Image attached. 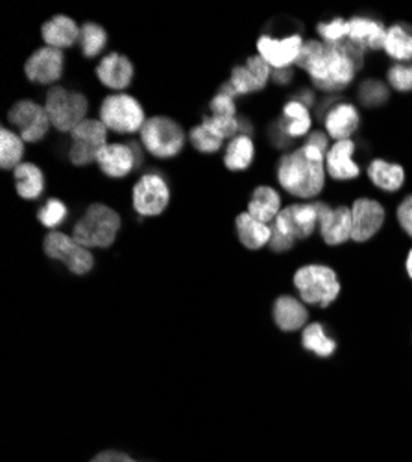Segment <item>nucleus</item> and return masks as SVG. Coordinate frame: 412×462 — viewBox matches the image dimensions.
<instances>
[{
	"instance_id": "nucleus-3",
	"label": "nucleus",
	"mask_w": 412,
	"mask_h": 462,
	"mask_svg": "<svg viewBox=\"0 0 412 462\" xmlns=\"http://www.w3.org/2000/svg\"><path fill=\"white\" fill-rule=\"evenodd\" d=\"M121 229V217L105 204H91L74 224L72 237L86 248H109Z\"/></svg>"
},
{
	"instance_id": "nucleus-32",
	"label": "nucleus",
	"mask_w": 412,
	"mask_h": 462,
	"mask_svg": "<svg viewBox=\"0 0 412 462\" xmlns=\"http://www.w3.org/2000/svg\"><path fill=\"white\" fill-rule=\"evenodd\" d=\"M255 156L253 141L250 135L239 134L228 143L226 153H224V165L230 171H246Z\"/></svg>"
},
{
	"instance_id": "nucleus-30",
	"label": "nucleus",
	"mask_w": 412,
	"mask_h": 462,
	"mask_svg": "<svg viewBox=\"0 0 412 462\" xmlns=\"http://www.w3.org/2000/svg\"><path fill=\"white\" fill-rule=\"evenodd\" d=\"M283 123H285V132L292 141L307 135L313 126L309 107L298 100L287 102L283 107Z\"/></svg>"
},
{
	"instance_id": "nucleus-33",
	"label": "nucleus",
	"mask_w": 412,
	"mask_h": 462,
	"mask_svg": "<svg viewBox=\"0 0 412 462\" xmlns=\"http://www.w3.org/2000/svg\"><path fill=\"white\" fill-rule=\"evenodd\" d=\"M0 152H3L0 153V167H3V171H15L24 156V141L19 134L5 126L3 132H0Z\"/></svg>"
},
{
	"instance_id": "nucleus-47",
	"label": "nucleus",
	"mask_w": 412,
	"mask_h": 462,
	"mask_svg": "<svg viewBox=\"0 0 412 462\" xmlns=\"http://www.w3.org/2000/svg\"><path fill=\"white\" fill-rule=\"evenodd\" d=\"M292 69H272V74L270 79L278 84V86H287L290 80H292Z\"/></svg>"
},
{
	"instance_id": "nucleus-11",
	"label": "nucleus",
	"mask_w": 412,
	"mask_h": 462,
	"mask_svg": "<svg viewBox=\"0 0 412 462\" xmlns=\"http://www.w3.org/2000/svg\"><path fill=\"white\" fill-rule=\"evenodd\" d=\"M8 121L17 128L24 143H40L47 137L52 123L43 106L32 100H19L8 111Z\"/></svg>"
},
{
	"instance_id": "nucleus-28",
	"label": "nucleus",
	"mask_w": 412,
	"mask_h": 462,
	"mask_svg": "<svg viewBox=\"0 0 412 462\" xmlns=\"http://www.w3.org/2000/svg\"><path fill=\"white\" fill-rule=\"evenodd\" d=\"M368 178L371 183L387 192H396L403 187L405 171L401 165L387 163L385 160H373L368 165Z\"/></svg>"
},
{
	"instance_id": "nucleus-23",
	"label": "nucleus",
	"mask_w": 412,
	"mask_h": 462,
	"mask_svg": "<svg viewBox=\"0 0 412 462\" xmlns=\"http://www.w3.org/2000/svg\"><path fill=\"white\" fill-rule=\"evenodd\" d=\"M348 40L364 51H381L385 47L387 30L381 21L370 17H353L348 21Z\"/></svg>"
},
{
	"instance_id": "nucleus-7",
	"label": "nucleus",
	"mask_w": 412,
	"mask_h": 462,
	"mask_svg": "<svg viewBox=\"0 0 412 462\" xmlns=\"http://www.w3.org/2000/svg\"><path fill=\"white\" fill-rule=\"evenodd\" d=\"M141 134V143L148 153L154 158L170 160L183 150L185 146V132L183 128L169 119V117H152L146 119Z\"/></svg>"
},
{
	"instance_id": "nucleus-42",
	"label": "nucleus",
	"mask_w": 412,
	"mask_h": 462,
	"mask_svg": "<svg viewBox=\"0 0 412 462\" xmlns=\"http://www.w3.org/2000/svg\"><path fill=\"white\" fill-rule=\"evenodd\" d=\"M398 222L405 234L412 239V195L407 197L398 208Z\"/></svg>"
},
{
	"instance_id": "nucleus-4",
	"label": "nucleus",
	"mask_w": 412,
	"mask_h": 462,
	"mask_svg": "<svg viewBox=\"0 0 412 462\" xmlns=\"http://www.w3.org/2000/svg\"><path fill=\"white\" fill-rule=\"evenodd\" d=\"M292 282L299 300L307 305L320 307V310H325V307L336 301L343 291L339 276L331 266L325 264H306L298 268Z\"/></svg>"
},
{
	"instance_id": "nucleus-31",
	"label": "nucleus",
	"mask_w": 412,
	"mask_h": 462,
	"mask_svg": "<svg viewBox=\"0 0 412 462\" xmlns=\"http://www.w3.org/2000/svg\"><path fill=\"white\" fill-rule=\"evenodd\" d=\"M304 350L315 354L320 359H329L336 352V340L327 337L324 324L313 322L302 329Z\"/></svg>"
},
{
	"instance_id": "nucleus-9",
	"label": "nucleus",
	"mask_w": 412,
	"mask_h": 462,
	"mask_svg": "<svg viewBox=\"0 0 412 462\" xmlns=\"http://www.w3.org/2000/svg\"><path fill=\"white\" fill-rule=\"evenodd\" d=\"M69 160L77 167H87L96 162L98 152L107 144V128L102 121L86 119L70 132Z\"/></svg>"
},
{
	"instance_id": "nucleus-2",
	"label": "nucleus",
	"mask_w": 412,
	"mask_h": 462,
	"mask_svg": "<svg viewBox=\"0 0 412 462\" xmlns=\"http://www.w3.org/2000/svg\"><path fill=\"white\" fill-rule=\"evenodd\" d=\"M278 181L296 199H316L325 185L324 163L311 162L304 150H294L285 153L278 163Z\"/></svg>"
},
{
	"instance_id": "nucleus-44",
	"label": "nucleus",
	"mask_w": 412,
	"mask_h": 462,
	"mask_svg": "<svg viewBox=\"0 0 412 462\" xmlns=\"http://www.w3.org/2000/svg\"><path fill=\"white\" fill-rule=\"evenodd\" d=\"M270 139H272L274 146H278V148H287V146L292 143V139H290V137L287 135V132H285V123H283V119H279L278 123L272 125V128H270Z\"/></svg>"
},
{
	"instance_id": "nucleus-15",
	"label": "nucleus",
	"mask_w": 412,
	"mask_h": 462,
	"mask_svg": "<svg viewBox=\"0 0 412 462\" xmlns=\"http://www.w3.org/2000/svg\"><path fill=\"white\" fill-rule=\"evenodd\" d=\"M302 35L290 33L283 40H274L270 35H261L257 42V52L272 69H288L296 63L299 52L304 49Z\"/></svg>"
},
{
	"instance_id": "nucleus-6",
	"label": "nucleus",
	"mask_w": 412,
	"mask_h": 462,
	"mask_svg": "<svg viewBox=\"0 0 412 462\" xmlns=\"http://www.w3.org/2000/svg\"><path fill=\"white\" fill-rule=\"evenodd\" d=\"M45 109L52 126L61 134H70L78 125L86 121L89 102L80 91H70L65 88H52L47 93Z\"/></svg>"
},
{
	"instance_id": "nucleus-20",
	"label": "nucleus",
	"mask_w": 412,
	"mask_h": 462,
	"mask_svg": "<svg viewBox=\"0 0 412 462\" xmlns=\"http://www.w3.org/2000/svg\"><path fill=\"white\" fill-rule=\"evenodd\" d=\"M355 143L352 139L336 141L325 156V171L333 180L348 181L361 174V167L353 160Z\"/></svg>"
},
{
	"instance_id": "nucleus-27",
	"label": "nucleus",
	"mask_w": 412,
	"mask_h": 462,
	"mask_svg": "<svg viewBox=\"0 0 412 462\" xmlns=\"http://www.w3.org/2000/svg\"><path fill=\"white\" fill-rule=\"evenodd\" d=\"M17 195L24 200H37L45 192V174L33 163H21L14 171Z\"/></svg>"
},
{
	"instance_id": "nucleus-35",
	"label": "nucleus",
	"mask_w": 412,
	"mask_h": 462,
	"mask_svg": "<svg viewBox=\"0 0 412 462\" xmlns=\"http://www.w3.org/2000/svg\"><path fill=\"white\" fill-rule=\"evenodd\" d=\"M202 126H206L220 141H232L241 134V119L237 117H215V115H211V117H204Z\"/></svg>"
},
{
	"instance_id": "nucleus-26",
	"label": "nucleus",
	"mask_w": 412,
	"mask_h": 462,
	"mask_svg": "<svg viewBox=\"0 0 412 462\" xmlns=\"http://www.w3.org/2000/svg\"><path fill=\"white\" fill-rule=\"evenodd\" d=\"M248 213L261 222H274L281 213V197L279 192L269 185H261L253 190L252 200L248 204Z\"/></svg>"
},
{
	"instance_id": "nucleus-12",
	"label": "nucleus",
	"mask_w": 412,
	"mask_h": 462,
	"mask_svg": "<svg viewBox=\"0 0 412 462\" xmlns=\"http://www.w3.org/2000/svg\"><path fill=\"white\" fill-rule=\"evenodd\" d=\"M272 227L294 241H304L318 227L316 208L315 204H292L281 209Z\"/></svg>"
},
{
	"instance_id": "nucleus-14",
	"label": "nucleus",
	"mask_w": 412,
	"mask_h": 462,
	"mask_svg": "<svg viewBox=\"0 0 412 462\" xmlns=\"http://www.w3.org/2000/svg\"><path fill=\"white\" fill-rule=\"evenodd\" d=\"M63 69H65L63 51L52 49V47L37 49L24 63L26 79L40 86H50L61 80Z\"/></svg>"
},
{
	"instance_id": "nucleus-24",
	"label": "nucleus",
	"mask_w": 412,
	"mask_h": 462,
	"mask_svg": "<svg viewBox=\"0 0 412 462\" xmlns=\"http://www.w3.org/2000/svg\"><path fill=\"white\" fill-rule=\"evenodd\" d=\"M41 35L47 47L65 51L80 42V28L67 15H56L41 26Z\"/></svg>"
},
{
	"instance_id": "nucleus-49",
	"label": "nucleus",
	"mask_w": 412,
	"mask_h": 462,
	"mask_svg": "<svg viewBox=\"0 0 412 462\" xmlns=\"http://www.w3.org/2000/svg\"><path fill=\"white\" fill-rule=\"evenodd\" d=\"M405 271H407V276L412 280V248L408 250L407 259H405Z\"/></svg>"
},
{
	"instance_id": "nucleus-13",
	"label": "nucleus",
	"mask_w": 412,
	"mask_h": 462,
	"mask_svg": "<svg viewBox=\"0 0 412 462\" xmlns=\"http://www.w3.org/2000/svg\"><path fill=\"white\" fill-rule=\"evenodd\" d=\"M318 215V229L327 246H341L352 239V209L329 208L325 202H315Z\"/></svg>"
},
{
	"instance_id": "nucleus-40",
	"label": "nucleus",
	"mask_w": 412,
	"mask_h": 462,
	"mask_svg": "<svg viewBox=\"0 0 412 462\" xmlns=\"http://www.w3.org/2000/svg\"><path fill=\"white\" fill-rule=\"evenodd\" d=\"M389 84L398 93L412 91V65L410 63H396L389 69Z\"/></svg>"
},
{
	"instance_id": "nucleus-1",
	"label": "nucleus",
	"mask_w": 412,
	"mask_h": 462,
	"mask_svg": "<svg viewBox=\"0 0 412 462\" xmlns=\"http://www.w3.org/2000/svg\"><path fill=\"white\" fill-rule=\"evenodd\" d=\"M296 65L307 70L315 86L325 93L346 89L357 72L339 43L325 45L320 42H307L299 52Z\"/></svg>"
},
{
	"instance_id": "nucleus-36",
	"label": "nucleus",
	"mask_w": 412,
	"mask_h": 462,
	"mask_svg": "<svg viewBox=\"0 0 412 462\" xmlns=\"http://www.w3.org/2000/svg\"><path fill=\"white\" fill-rule=\"evenodd\" d=\"M389 89L381 80H366L361 84L357 97L364 107H380L389 100Z\"/></svg>"
},
{
	"instance_id": "nucleus-8",
	"label": "nucleus",
	"mask_w": 412,
	"mask_h": 462,
	"mask_svg": "<svg viewBox=\"0 0 412 462\" xmlns=\"http://www.w3.org/2000/svg\"><path fill=\"white\" fill-rule=\"evenodd\" d=\"M43 250L50 259L61 261L69 271L77 276L89 274L95 266V255L91 254V250L58 229L50 231L45 237Z\"/></svg>"
},
{
	"instance_id": "nucleus-10",
	"label": "nucleus",
	"mask_w": 412,
	"mask_h": 462,
	"mask_svg": "<svg viewBox=\"0 0 412 462\" xmlns=\"http://www.w3.org/2000/svg\"><path fill=\"white\" fill-rule=\"evenodd\" d=\"M170 202V190L163 176L158 172H148L139 178L133 185L132 204L141 217H158Z\"/></svg>"
},
{
	"instance_id": "nucleus-29",
	"label": "nucleus",
	"mask_w": 412,
	"mask_h": 462,
	"mask_svg": "<svg viewBox=\"0 0 412 462\" xmlns=\"http://www.w3.org/2000/svg\"><path fill=\"white\" fill-rule=\"evenodd\" d=\"M383 51L398 63L412 60V28L408 24H394L387 30Z\"/></svg>"
},
{
	"instance_id": "nucleus-16",
	"label": "nucleus",
	"mask_w": 412,
	"mask_h": 462,
	"mask_svg": "<svg viewBox=\"0 0 412 462\" xmlns=\"http://www.w3.org/2000/svg\"><path fill=\"white\" fill-rule=\"evenodd\" d=\"M385 208L371 199H357L352 208V241H370L385 224Z\"/></svg>"
},
{
	"instance_id": "nucleus-48",
	"label": "nucleus",
	"mask_w": 412,
	"mask_h": 462,
	"mask_svg": "<svg viewBox=\"0 0 412 462\" xmlns=\"http://www.w3.org/2000/svg\"><path fill=\"white\" fill-rule=\"evenodd\" d=\"M294 100H298V102H302L304 106H313L315 104V95H313V91H299L298 95H296V98Z\"/></svg>"
},
{
	"instance_id": "nucleus-19",
	"label": "nucleus",
	"mask_w": 412,
	"mask_h": 462,
	"mask_svg": "<svg viewBox=\"0 0 412 462\" xmlns=\"http://www.w3.org/2000/svg\"><path fill=\"white\" fill-rule=\"evenodd\" d=\"M96 76L105 88L123 91L133 82V65L126 56L119 52H109L96 65Z\"/></svg>"
},
{
	"instance_id": "nucleus-39",
	"label": "nucleus",
	"mask_w": 412,
	"mask_h": 462,
	"mask_svg": "<svg viewBox=\"0 0 412 462\" xmlns=\"http://www.w3.org/2000/svg\"><path fill=\"white\" fill-rule=\"evenodd\" d=\"M189 141H191V144H193L198 152H202V153H215V152H218V150L222 148V141H220L218 137H215V135H213L206 126H202V125H198V126H195V128L191 130Z\"/></svg>"
},
{
	"instance_id": "nucleus-34",
	"label": "nucleus",
	"mask_w": 412,
	"mask_h": 462,
	"mask_svg": "<svg viewBox=\"0 0 412 462\" xmlns=\"http://www.w3.org/2000/svg\"><path fill=\"white\" fill-rule=\"evenodd\" d=\"M80 49L86 58L100 56L107 47V32L96 23H86L80 28Z\"/></svg>"
},
{
	"instance_id": "nucleus-43",
	"label": "nucleus",
	"mask_w": 412,
	"mask_h": 462,
	"mask_svg": "<svg viewBox=\"0 0 412 462\" xmlns=\"http://www.w3.org/2000/svg\"><path fill=\"white\" fill-rule=\"evenodd\" d=\"M294 243H296L294 239H290V237L279 234L278 229L272 227V239H270V243H269V246H270L272 252H278V254L288 252V250L294 246Z\"/></svg>"
},
{
	"instance_id": "nucleus-21",
	"label": "nucleus",
	"mask_w": 412,
	"mask_h": 462,
	"mask_svg": "<svg viewBox=\"0 0 412 462\" xmlns=\"http://www.w3.org/2000/svg\"><path fill=\"white\" fill-rule=\"evenodd\" d=\"M309 317L311 315L307 311L306 303L294 296H279L274 301V307H272L274 324L285 333L304 329L307 326Z\"/></svg>"
},
{
	"instance_id": "nucleus-45",
	"label": "nucleus",
	"mask_w": 412,
	"mask_h": 462,
	"mask_svg": "<svg viewBox=\"0 0 412 462\" xmlns=\"http://www.w3.org/2000/svg\"><path fill=\"white\" fill-rule=\"evenodd\" d=\"M91 462H135L130 455L121 451H104L98 453Z\"/></svg>"
},
{
	"instance_id": "nucleus-22",
	"label": "nucleus",
	"mask_w": 412,
	"mask_h": 462,
	"mask_svg": "<svg viewBox=\"0 0 412 462\" xmlns=\"http://www.w3.org/2000/svg\"><path fill=\"white\" fill-rule=\"evenodd\" d=\"M327 135L336 141L352 139V135L359 130L361 117L355 106L352 104H334L324 117Z\"/></svg>"
},
{
	"instance_id": "nucleus-5",
	"label": "nucleus",
	"mask_w": 412,
	"mask_h": 462,
	"mask_svg": "<svg viewBox=\"0 0 412 462\" xmlns=\"http://www.w3.org/2000/svg\"><path fill=\"white\" fill-rule=\"evenodd\" d=\"M100 121L104 126L115 134H135L141 132L146 117H144V109L141 102L126 93H117V95H109L104 98L100 104Z\"/></svg>"
},
{
	"instance_id": "nucleus-17",
	"label": "nucleus",
	"mask_w": 412,
	"mask_h": 462,
	"mask_svg": "<svg viewBox=\"0 0 412 462\" xmlns=\"http://www.w3.org/2000/svg\"><path fill=\"white\" fill-rule=\"evenodd\" d=\"M272 67L261 58V56H250L244 65L233 67L230 84L235 88V91L241 95H252L257 91H263L267 82L270 80Z\"/></svg>"
},
{
	"instance_id": "nucleus-18",
	"label": "nucleus",
	"mask_w": 412,
	"mask_h": 462,
	"mask_svg": "<svg viewBox=\"0 0 412 462\" xmlns=\"http://www.w3.org/2000/svg\"><path fill=\"white\" fill-rule=\"evenodd\" d=\"M95 163L109 178H126L137 167V156L130 144L107 143L98 152Z\"/></svg>"
},
{
	"instance_id": "nucleus-38",
	"label": "nucleus",
	"mask_w": 412,
	"mask_h": 462,
	"mask_svg": "<svg viewBox=\"0 0 412 462\" xmlns=\"http://www.w3.org/2000/svg\"><path fill=\"white\" fill-rule=\"evenodd\" d=\"M316 32L325 45H336L348 40V21L333 19L329 23H320L316 26Z\"/></svg>"
},
{
	"instance_id": "nucleus-25",
	"label": "nucleus",
	"mask_w": 412,
	"mask_h": 462,
	"mask_svg": "<svg viewBox=\"0 0 412 462\" xmlns=\"http://www.w3.org/2000/svg\"><path fill=\"white\" fill-rule=\"evenodd\" d=\"M235 227H237V236L239 241L243 243L244 248L248 250H259L265 245L270 243L272 239V226L257 220L252 217L248 211L237 215L235 218Z\"/></svg>"
},
{
	"instance_id": "nucleus-37",
	"label": "nucleus",
	"mask_w": 412,
	"mask_h": 462,
	"mask_svg": "<svg viewBox=\"0 0 412 462\" xmlns=\"http://www.w3.org/2000/svg\"><path fill=\"white\" fill-rule=\"evenodd\" d=\"M67 217H69V209L58 199L47 200V204L40 211H37V220H40L45 227H49L52 231L56 227H60L67 220Z\"/></svg>"
},
{
	"instance_id": "nucleus-41",
	"label": "nucleus",
	"mask_w": 412,
	"mask_h": 462,
	"mask_svg": "<svg viewBox=\"0 0 412 462\" xmlns=\"http://www.w3.org/2000/svg\"><path fill=\"white\" fill-rule=\"evenodd\" d=\"M209 109L215 117H237L235 98H230L226 95L216 93L209 104Z\"/></svg>"
},
{
	"instance_id": "nucleus-46",
	"label": "nucleus",
	"mask_w": 412,
	"mask_h": 462,
	"mask_svg": "<svg viewBox=\"0 0 412 462\" xmlns=\"http://www.w3.org/2000/svg\"><path fill=\"white\" fill-rule=\"evenodd\" d=\"M306 144H313V146H316V148H320V150H324L327 153L329 152L327 150L329 148V135L324 134V132H313V134L307 135Z\"/></svg>"
}]
</instances>
